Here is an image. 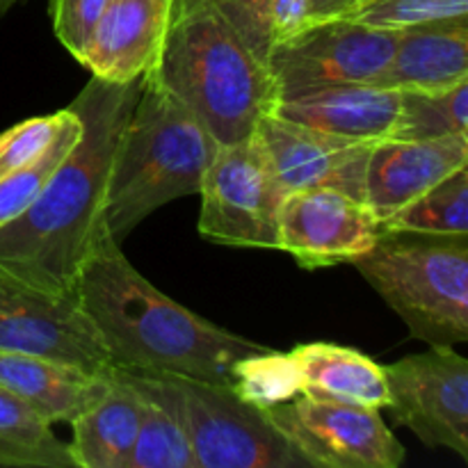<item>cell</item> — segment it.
I'll return each mask as SVG.
<instances>
[{"mask_svg":"<svg viewBox=\"0 0 468 468\" xmlns=\"http://www.w3.org/2000/svg\"><path fill=\"white\" fill-rule=\"evenodd\" d=\"M302 370V393L346 405L387 410L384 366L368 355L334 343H304L291 350Z\"/></svg>","mask_w":468,"mask_h":468,"instance_id":"obj_20","label":"cell"},{"mask_svg":"<svg viewBox=\"0 0 468 468\" xmlns=\"http://www.w3.org/2000/svg\"><path fill=\"white\" fill-rule=\"evenodd\" d=\"M199 233L208 242L242 250H277L283 195L259 133L219 144L201 178Z\"/></svg>","mask_w":468,"mask_h":468,"instance_id":"obj_7","label":"cell"},{"mask_svg":"<svg viewBox=\"0 0 468 468\" xmlns=\"http://www.w3.org/2000/svg\"><path fill=\"white\" fill-rule=\"evenodd\" d=\"M142 423V398L117 368L105 396L71 420L69 452L76 468H126Z\"/></svg>","mask_w":468,"mask_h":468,"instance_id":"obj_19","label":"cell"},{"mask_svg":"<svg viewBox=\"0 0 468 468\" xmlns=\"http://www.w3.org/2000/svg\"><path fill=\"white\" fill-rule=\"evenodd\" d=\"M215 5L227 16L233 30L242 37L247 48L265 64V58H268L270 50L265 0H215Z\"/></svg>","mask_w":468,"mask_h":468,"instance_id":"obj_30","label":"cell"},{"mask_svg":"<svg viewBox=\"0 0 468 468\" xmlns=\"http://www.w3.org/2000/svg\"><path fill=\"white\" fill-rule=\"evenodd\" d=\"M112 373L30 355L0 352V387L35 407L48 423H71L105 396Z\"/></svg>","mask_w":468,"mask_h":468,"instance_id":"obj_18","label":"cell"},{"mask_svg":"<svg viewBox=\"0 0 468 468\" xmlns=\"http://www.w3.org/2000/svg\"><path fill=\"white\" fill-rule=\"evenodd\" d=\"M144 76L131 82L91 76L73 99L69 108L80 117V137L37 199L0 227V272L44 291L73 295L78 270L105 229L114 149Z\"/></svg>","mask_w":468,"mask_h":468,"instance_id":"obj_1","label":"cell"},{"mask_svg":"<svg viewBox=\"0 0 468 468\" xmlns=\"http://www.w3.org/2000/svg\"><path fill=\"white\" fill-rule=\"evenodd\" d=\"M0 439L32 452L44 468H76L69 443L53 432V423L16 393L0 387Z\"/></svg>","mask_w":468,"mask_h":468,"instance_id":"obj_26","label":"cell"},{"mask_svg":"<svg viewBox=\"0 0 468 468\" xmlns=\"http://www.w3.org/2000/svg\"><path fill=\"white\" fill-rule=\"evenodd\" d=\"M117 370L137 393L183 425L199 468H309L265 411L238 398L231 387L181 375Z\"/></svg>","mask_w":468,"mask_h":468,"instance_id":"obj_6","label":"cell"},{"mask_svg":"<svg viewBox=\"0 0 468 468\" xmlns=\"http://www.w3.org/2000/svg\"><path fill=\"white\" fill-rule=\"evenodd\" d=\"M309 468H400L405 446L378 410L297 396L265 410Z\"/></svg>","mask_w":468,"mask_h":468,"instance_id":"obj_9","label":"cell"},{"mask_svg":"<svg viewBox=\"0 0 468 468\" xmlns=\"http://www.w3.org/2000/svg\"><path fill=\"white\" fill-rule=\"evenodd\" d=\"M142 398V423L126 468H199L183 425L158 402Z\"/></svg>","mask_w":468,"mask_h":468,"instance_id":"obj_25","label":"cell"},{"mask_svg":"<svg viewBox=\"0 0 468 468\" xmlns=\"http://www.w3.org/2000/svg\"><path fill=\"white\" fill-rule=\"evenodd\" d=\"M67 108L44 117L23 119L0 135V178L39 158L62 128Z\"/></svg>","mask_w":468,"mask_h":468,"instance_id":"obj_28","label":"cell"},{"mask_svg":"<svg viewBox=\"0 0 468 468\" xmlns=\"http://www.w3.org/2000/svg\"><path fill=\"white\" fill-rule=\"evenodd\" d=\"M468 135V80L441 91H400V114L391 137L439 140Z\"/></svg>","mask_w":468,"mask_h":468,"instance_id":"obj_21","label":"cell"},{"mask_svg":"<svg viewBox=\"0 0 468 468\" xmlns=\"http://www.w3.org/2000/svg\"><path fill=\"white\" fill-rule=\"evenodd\" d=\"M256 133L282 195L329 187L364 201L366 163L375 142L332 135L274 114H265Z\"/></svg>","mask_w":468,"mask_h":468,"instance_id":"obj_13","label":"cell"},{"mask_svg":"<svg viewBox=\"0 0 468 468\" xmlns=\"http://www.w3.org/2000/svg\"><path fill=\"white\" fill-rule=\"evenodd\" d=\"M233 391L238 398L265 411L302 396V370L292 352H263L245 356L236 366Z\"/></svg>","mask_w":468,"mask_h":468,"instance_id":"obj_23","label":"cell"},{"mask_svg":"<svg viewBox=\"0 0 468 468\" xmlns=\"http://www.w3.org/2000/svg\"><path fill=\"white\" fill-rule=\"evenodd\" d=\"M167 0H110L78 62L94 78L131 82L158 53Z\"/></svg>","mask_w":468,"mask_h":468,"instance_id":"obj_16","label":"cell"},{"mask_svg":"<svg viewBox=\"0 0 468 468\" xmlns=\"http://www.w3.org/2000/svg\"><path fill=\"white\" fill-rule=\"evenodd\" d=\"M110 0H48L53 32L59 44L80 58Z\"/></svg>","mask_w":468,"mask_h":468,"instance_id":"obj_29","label":"cell"},{"mask_svg":"<svg viewBox=\"0 0 468 468\" xmlns=\"http://www.w3.org/2000/svg\"><path fill=\"white\" fill-rule=\"evenodd\" d=\"M388 407L398 425L428 448H446L468 462V361L451 346L384 366Z\"/></svg>","mask_w":468,"mask_h":468,"instance_id":"obj_10","label":"cell"},{"mask_svg":"<svg viewBox=\"0 0 468 468\" xmlns=\"http://www.w3.org/2000/svg\"><path fill=\"white\" fill-rule=\"evenodd\" d=\"M378 219L361 199L314 187L283 195L277 215V250L304 270L352 263L375 245Z\"/></svg>","mask_w":468,"mask_h":468,"instance_id":"obj_12","label":"cell"},{"mask_svg":"<svg viewBox=\"0 0 468 468\" xmlns=\"http://www.w3.org/2000/svg\"><path fill=\"white\" fill-rule=\"evenodd\" d=\"M270 114L332 135L379 142L396 128L400 91L370 82L314 87L279 96Z\"/></svg>","mask_w":468,"mask_h":468,"instance_id":"obj_15","label":"cell"},{"mask_svg":"<svg viewBox=\"0 0 468 468\" xmlns=\"http://www.w3.org/2000/svg\"><path fill=\"white\" fill-rule=\"evenodd\" d=\"M146 76L176 94L219 144L251 135L279 96L265 64L215 0H167Z\"/></svg>","mask_w":468,"mask_h":468,"instance_id":"obj_3","label":"cell"},{"mask_svg":"<svg viewBox=\"0 0 468 468\" xmlns=\"http://www.w3.org/2000/svg\"><path fill=\"white\" fill-rule=\"evenodd\" d=\"M199 117L154 78L140 96L114 149L105 192V227L122 242L154 210L199 195L201 178L218 151Z\"/></svg>","mask_w":468,"mask_h":468,"instance_id":"obj_4","label":"cell"},{"mask_svg":"<svg viewBox=\"0 0 468 468\" xmlns=\"http://www.w3.org/2000/svg\"><path fill=\"white\" fill-rule=\"evenodd\" d=\"M359 0H309V21H324V18H338Z\"/></svg>","mask_w":468,"mask_h":468,"instance_id":"obj_33","label":"cell"},{"mask_svg":"<svg viewBox=\"0 0 468 468\" xmlns=\"http://www.w3.org/2000/svg\"><path fill=\"white\" fill-rule=\"evenodd\" d=\"M379 229L419 233H468V167L434 186L423 197L393 215Z\"/></svg>","mask_w":468,"mask_h":468,"instance_id":"obj_22","label":"cell"},{"mask_svg":"<svg viewBox=\"0 0 468 468\" xmlns=\"http://www.w3.org/2000/svg\"><path fill=\"white\" fill-rule=\"evenodd\" d=\"M343 18L400 32L428 23L468 18V0H359Z\"/></svg>","mask_w":468,"mask_h":468,"instance_id":"obj_27","label":"cell"},{"mask_svg":"<svg viewBox=\"0 0 468 468\" xmlns=\"http://www.w3.org/2000/svg\"><path fill=\"white\" fill-rule=\"evenodd\" d=\"M265 14L272 46L309 23V0H265Z\"/></svg>","mask_w":468,"mask_h":468,"instance_id":"obj_31","label":"cell"},{"mask_svg":"<svg viewBox=\"0 0 468 468\" xmlns=\"http://www.w3.org/2000/svg\"><path fill=\"white\" fill-rule=\"evenodd\" d=\"M80 133V117L76 114V110L67 105V117H64L62 128H59L58 137L50 142L48 149L39 158L32 160L30 165L0 178V227L18 218L37 199V195L44 190V186L53 176L55 169L59 167V163L71 154Z\"/></svg>","mask_w":468,"mask_h":468,"instance_id":"obj_24","label":"cell"},{"mask_svg":"<svg viewBox=\"0 0 468 468\" xmlns=\"http://www.w3.org/2000/svg\"><path fill=\"white\" fill-rule=\"evenodd\" d=\"M396 44L398 32L350 18L309 21L295 35L270 46L265 69L279 96L314 87L373 82L391 59Z\"/></svg>","mask_w":468,"mask_h":468,"instance_id":"obj_8","label":"cell"},{"mask_svg":"<svg viewBox=\"0 0 468 468\" xmlns=\"http://www.w3.org/2000/svg\"><path fill=\"white\" fill-rule=\"evenodd\" d=\"M21 3L23 0H0V18H3L7 12H12V9Z\"/></svg>","mask_w":468,"mask_h":468,"instance_id":"obj_34","label":"cell"},{"mask_svg":"<svg viewBox=\"0 0 468 468\" xmlns=\"http://www.w3.org/2000/svg\"><path fill=\"white\" fill-rule=\"evenodd\" d=\"M0 468H44V464L32 452L0 439Z\"/></svg>","mask_w":468,"mask_h":468,"instance_id":"obj_32","label":"cell"},{"mask_svg":"<svg viewBox=\"0 0 468 468\" xmlns=\"http://www.w3.org/2000/svg\"><path fill=\"white\" fill-rule=\"evenodd\" d=\"M73 297L114 368L233 387L238 361L265 350L160 292L133 268L108 227L78 270Z\"/></svg>","mask_w":468,"mask_h":468,"instance_id":"obj_2","label":"cell"},{"mask_svg":"<svg viewBox=\"0 0 468 468\" xmlns=\"http://www.w3.org/2000/svg\"><path fill=\"white\" fill-rule=\"evenodd\" d=\"M468 167V135L375 142L364 176V201L378 224L400 213L441 181Z\"/></svg>","mask_w":468,"mask_h":468,"instance_id":"obj_14","label":"cell"},{"mask_svg":"<svg viewBox=\"0 0 468 468\" xmlns=\"http://www.w3.org/2000/svg\"><path fill=\"white\" fill-rule=\"evenodd\" d=\"M468 80V18L398 32L384 71L370 85L396 91H441Z\"/></svg>","mask_w":468,"mask_h":468,"instance_id":"obj_17","label":"cell"},{"mask_svg":"<svg viewBox=\"0 0 468 468\" xmlns=\"http://www.w3.org/2000/svg\"><path fill=\"white\" fill-rule=\"evenodd\" d=\"M356 272L428 346L468 341V233L379 229Z\"/></svg>","mask_w":468,"mask_h":468,"instance_id":"obj_5","label":"cell"},{"mask_svg":"<svg viewBox=\"0 0 468 468\" xmlns=\"http://www.w3.org/2000/svg\"><path fill=\"white\" fill-rule=\"evenodd\" d=\"M0 352L44 356L91 373H112L108 350L73 295L0 272Z\"/></svg>","mask_w":468,"mask_h":468,"instance_id":"obj_11","label":"cell"}]
</instances>
